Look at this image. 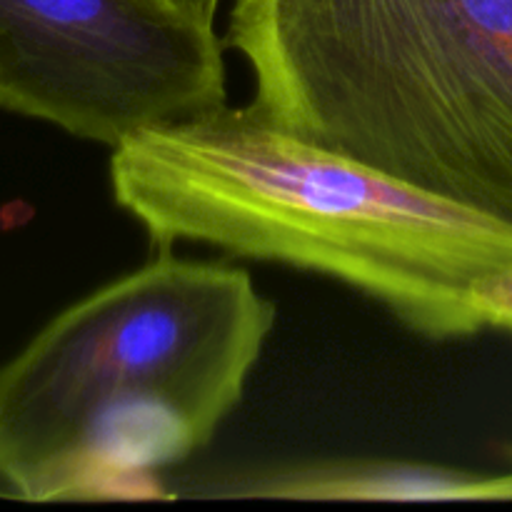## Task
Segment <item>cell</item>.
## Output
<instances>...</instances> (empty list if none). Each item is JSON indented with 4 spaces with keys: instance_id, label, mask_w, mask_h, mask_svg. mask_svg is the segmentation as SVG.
<instances>
[{
    "instance_id": "obj_1",
    "label": "cell",
    "mask_w": 512,
    "mask_h": 512,
    "mask_svg": "<svg viewBox=\"0 0 512 512\" xmlns=\"http://www.w3.org/2000/svg\"><path fill=\"white\" fill-rule=\"evenodd\" d=\"M110 190L158 253L198 243L325 275L430 340L488 330L475 288L512 270L510 220L275 128L253 105L125 140Z\"/></svg>"
},
{
    "instance_id": "obj_2",
    "label": "cell",
    "mask_w": 512,
    "mask_h": 512,
    "mask_svg": "<svg viewBox=\"0 0 512 512\" xmlns=\"http://www.w3.org/2000/svg\"><path fill=\"white\" fill-rule=\"evenodd\" d=\"M275 325L245 270L158 253L0 368V483L20 500L143 495L213 440Z\"/></svg>"
},
{
    "instance_id": "obj_3",
    "label": "cell",
    "mask_w": 512,
    "mask_h": 512,
    "mask_svg": "<svg viewBox=\"0 0 512 512\" xmlns=\"http://www.w3.org/2000/svg\"><path fill=\"white\" fill-rule=\"evenodd\" d=\"M275 128L512 223V0H233Z\"/></svg>"
},
{
    "instance_id": "obj_4",
    "label": "cell",
    "mask_w": 512,
    "mask_h": 512,
    "mask_svg": "<svg viewBox=\"0 0 512 512\" xmlns=\"http://www.w3.org/2000/svg\"><path fill=\"white\" fill-rule=\"evenodd\" d=\"M223 50L173 0H0V108L113 150L223 108Z\"/></svg>"
},
{
    "instance_id": "obj_5",
    "label": "cell",
    "mask_w": 512,
    "mask_h": 512,
    "mask_svg": "<svg viewBox=\"0 0 512 512\" xmlns=\"http://www.w3.org/2000/svg\"><path fill=\"white\" fill-rule=\"evenodd\" d=\"M475 303L485 320V328L512 333V270L480 280Z\"/></svg>"
},
{
    "instance_id": "obj_6",
    "label": "cell",
    "mask_w": 512,
    "mask_h": 512,
    "mask_svg": "<svg viewBox=\"0 0 512 512\" xmlns=\"http://www.w3.org/2000/svg\"><path fill=\"white\" fill-rule=\"evenodd\" d=\"M488 500L512 503V468L508 473L490 475L488 478Z\"/></svg>"
},
{
    "instance_id": "obj_7",
    "label": "cell",
    "mask_w": 512,
    "mask_h": 512,
    "mask_svg": "<svg viewBox=\"0 0 512 512\" xmlns=\"http://www.w3.org/2000/svg\"><path fill=\"white\" fill-rule=\"evenodd\" d=\"M173 3H178L180 8H185L188 13L200 15V18L215 20V13H218L220 0H173Z\"/></svg>"
}]
</instances>
